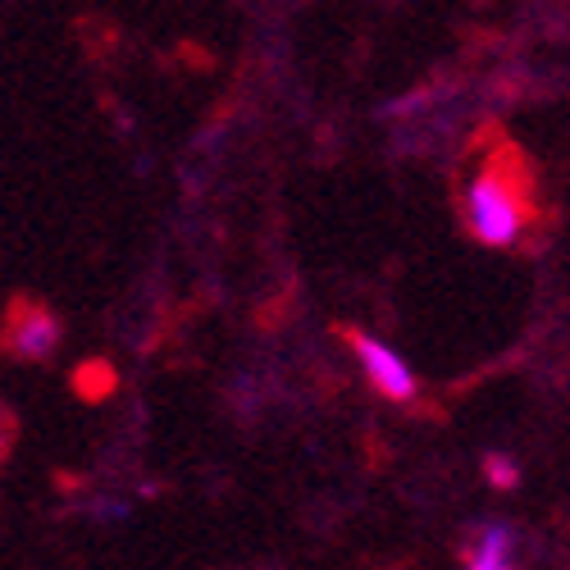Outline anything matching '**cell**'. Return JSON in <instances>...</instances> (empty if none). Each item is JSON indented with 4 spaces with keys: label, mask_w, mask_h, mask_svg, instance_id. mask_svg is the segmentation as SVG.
I'll list each match as a JSON object with an SVG mask.
<instances>
[{
    "label": "cell",
    "mask_w": 570,
    "mask_h": 570,
    "mask_svg": "<svg viewBox=\"0 0 570 570\" xmlns=\"http://www.w3.org/2000/svg\"><path fill=\"white\" fill-rule=\"evenodd\" d=\"M343 338L356 347V356H361V365H365V374H370V384H374L379 393L393 397V402H411V397H415V374L406 370L402 356H393L384 343L356 334V328H343Z\"/></svg>",
    "instance_id": "cell-3"
},
{
    "label": "cell",
    "mask_w": 570,
    "mask_h": 570,
    "mask_svg": "<svg viewBox=\"0 0 570 570\" xmlns=\"http://www.w3.org/2000/svg\"><path fill=\"white\" fill-rule=\"evenodd\" d=\"M73 393H78L82 402H106V397L115 393V370H110V361H87V365H78V370H73Z\"/></svg>",
    "instance_id": "cell-5"
},
{
    "label": "cell",
    "mask_w": 570,
    "mask_h": 570,
    "mask_svg": "<svg viewBox=\"0 0 570 570\" xmlns=\"http://www.w3.org/2000/svg\"><path fill=\"white\" fill-rule=\"evenodd\" d=\"M470 570H511V530L507 525H493L480 534Z\"/></svg>",
    "instance_id": "cell-4"
},
{
    "label": "cell",
    "mask_w": 570,
    "mask_h": 570,
    "mask_svg": "<svg viewBox=\"0 0 570 570\" xmlns=\"http://www.w3.org/2000/svg\"><path fill=\"white\" fill-rule=\"evenodd\" d=\"M534 174L515 147H502L465 187V224L484 247H511L534 219Z\"/></svg>",
    "instance_id": "cell-1"
},
{
    "label": "cell",
    "mask_w": 570,
    "mask_h": 570,
    "mask_svg": "<svg viewBox=\"0 0 570 570\" xmlns=\"http://www.w3.org/2000/svg\"><path fill=\"white\" fill-rule=\"evenodd\" d=\"M489 474H493L498 484H515V465H507V461H498V456L489 461Z\"/></svg>",
    "instance_id": "cell-6"
},
{
    "label": "cell",
    "mask_w": 570,
    "mask_h": 570,
    "mask_svg": "<svg viewBox=\"0 0 570 570\" xmlns=\"http://www.w3.org/2000/svg\"><path fill=\"white\" fill-rule=\"evenodd\" d=\"M60 343V320L46 311L41 302L14 297V306L6 311V324H0V352H10L19 361H46Z\"/></svg>",
    "instance_id": "cell-2"
}]
</instances>
